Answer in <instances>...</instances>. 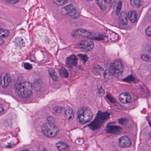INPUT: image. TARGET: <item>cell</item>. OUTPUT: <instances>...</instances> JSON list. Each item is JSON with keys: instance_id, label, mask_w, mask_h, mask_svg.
I'll list each match as a JSON object with an SVG mask.
<instances>
[{"instance_id": "21", "label": "cell", "mask_w": 151, "mask_h": 151, "mask_svg": "<svg viewBox=\"0 0 151 151\" xmlns=\"http://www.w3.org/2000/svg\"><path fill=\"white\" fill-rule=\"evenodd\" d=\"M141 59L145 61L148 62H151V57L150 55H148L147 54H144L142 55L141 56Z\"/></svg>"}, {"instance_id": "30", "label": "cell", "mask_w": 151, "mask_h": 151, "mask_svg": "<svg viewBox=\"0 0 151 151\" xmlns=\"http://www.w3.org/2000/svg\"><path fill=\"white\" fill-rule=\"evenodd\" d=\"M4 111V107L1 104H0V114Z\"/></svg>"}, {"instance_id": "5", "label": "cell", "mask_w": 151, "mask_h": 151, "mask_svg": "<svg viewBox=\"0 0 151 151\" xmlns=\"http://www.w3.org/2000/svg\"><path fill=\"white\" fill-rule=\"evenodd\" d=\"M78 45L79 48L86 52L91 51L94 47L93 42L89 40H82L80 41Z\"/></svg>"}, {"instance_id": "23", "label": "cell", "mask_w": 151, "mask_h": 151, "mask_svg": "<svg viewBox=\"0 0 151 151\" xmlns=\"http://www.w3.org/2000/svg\"><path fill=\"white\" fill-rule=\"evenodd\" d=\"M15 43L19 46H22L24 45V42L22 39L17 38L16 39Z\"/></svg>"}, {"instance_id": "12", "label": "cell", "mask_w": 151, "mask_h": 151, "mask_svg": "<svg viewBox=\"0 0 151 151\" xmlns=\"http://www.w3.org/2000/svg\"><path fill=\"white\" fill-rule=\"evenodd\" d=\"M119 22L122 25H126L128 24V18L127 14L124 12H122L121 13L119 17Z\"/></svg>"}, {"instance_id": "22", "label": "cell", "mask_w": 151, "mask_h": 151, "mask_svg": "<svg viewBox=\"0 0 151 151\" xmlns=\"http://www.w3.org/2000/svg\"><path fill=\"white\" fill-rule=\"evenodd\" d=\"M53 2L58 6H63L66 4L68 1L66 0H54Z\"/></svg>"}, {"instance_id": "9", "label": "cell", "mask_w": 151, "mask_h": 151, "mask_svg": "<svg viewBox=\"0 0 151 151\" xmlns=\"http://www.w3.org/2000/svg\"><path fill=\"white\" fill-rule=\"evenodd\" d=\"M76 35L79 37H85L86 38H92L93 37L91 33L85 30L82 29H79L76 30V31L74 32Z\"/></svg>"}, {"instance_id": "8", "label": "cell", "mask_w": 151, "mask_h": 151, "mask_svg": "<svg viewBox=\"0 0 151 151\" xmlns=\"http://www.w3.org/2000/svg\"><path fill=\"white\" fill-rule=\"evenodd\" d=\"M63 11L65 12L67 14L70 16L73 17L76 15L77 13L76 9L73 5L70 4V5H68L64 7L63 8Z\"/></svg>"}, {"instance_id": "14", "label": "cell", "mask_w": 151, "mask_h": 151, "mask_svg": "<svg viewBox=\"0 0 151 151\" xmlns=\"http://www.w3.org/2000/svg\"><path fill=\"white\" fill-rule=\"evenodd\" d=\"M56 146L59 150L61 151H66L68 147V146L66 143L62 141H60L56 143Z\"/></svg>"}, {"instance_id": "32", "label": "cell", "mask_w": 151, "mask_h": 151, "mask_svg": "<svg viewBox=\"0 0 151 151\" xmlns=\"http://www.w3.org/2000/svg\"><path fill=\"white\" fill-rule=\"evenodd\" d=\"M4 43V40H3L0 39V45H3Z\"/></svg>"}, {"instance_id": "29", "label": "cell", "mask_w": 151, "mask_h": 151, "mask_svg": "<svg viewBox=\"0 0 151 151\" xmlns=\"http://www.w3.org/2000/svg\"><path fill=\"white\" fill-rule=\"evenodd\" d=\"M5 2H8L10 4H16L19 2V1L17 0H7V1H4Z\"/></svg>"}, {"instance_id": "2", "label": "cell", "mask_w": 151, "mask_h": 151, "mask_svg": "<svg viewBox=\"0 0 151 151\" xmlns=\"http://www.w3.org/2000/svg\"><path fill=\"white\" fill-rule=\"evenodd\" d=\"M43 134L47 137H53L58 134L59 130L58 128L53 124L45 123L42 127Z\"/></svg>"}, {"instance_id": "3", "label": "cell", "mask_w": 151, "mask_h": 151, "mask_svg": "<svg viewBox=\"0 0 151 151\" xmlns=\"http://www.w3.org/2000/svg\"><path fill=\"white\" fill-rule=\"evenodd\" d=\"M32 86L29 82H24L19 86L17 91L18 96L21 98H27L31 95Z\"/></svg>"}, {"instance_id": "28", "label": "cell", "mask_w": 151, "mask_h": 151, "mask_svg": "<svg viewBox=\"0 0 151 151\" xmlns=\"http://www.w3.org/2000/svg\"><path fill=\"white\" fill-rule=\"evenodd\" d=\"M79 56H80L79 57L81 58L82 60L84 63L86 62L87 60H88V58H87L86 55H79Z\"/></svg>"}, {"instance_id": "31", "label": "cell", "mask_w": 151, "mask_h": 151, "mask_svg": "<svg viewBox=\"0 0 151 151\" xmlns=\"http://www.w3.org/2000/svg\"><path fill=\"white\" fill-rule=\"evenodd\" d=\"M99 94H101V95H103L104 93V90H103L102 88H100V89L99 90Z\"/></svg>"}, {"instance_id": "13", "label": "cell", "mask_w": 151, "mask_h": 151, "mask_svg": "<svg viewBox=\"0 0 151 151\" xmlns=\"http://www.w3.org/2000/svg\"><path fill=\"white\" fill-rule=\"evenodd\" d=\"M128 19H129L131 22L135 23L137 21V13L135 11H130L127 14Z\"/></svg>"}, {"instance_id": "26", "label": "cell", "mask_w": 151, "mask_h": 151, "mask_svg": "<svg viewBox=\"0 0 151 151\" xmlns=\"http://www.w3.org/2000/svg\"><path fill=\"white\" fill-rule=\"evenodd\" d=\"M62 109V108L60 106H57L55 107L53 109V112H54V113H60Z\"/></svg>"}, {"instance_id": "1", "label": "cell", "mask_w": 151, "mask_h": 151, "mask_svg": "<svg viewBox=\"0 0 151 151\" xmlns=\"http://www.w3.org/2000/svg\"><path fill=\"white\" fill-rule=\"evenodd\" d=\"M78 121L81 124H84L89 122L93 117L91 110L86 106L80 107L78 111Z\"/></svg>"}, {"instance_id": "24", "label": "cell", "mask_w": 151, "mask_h": 151, "mask_svg": "<svg viewBox=\"0 0 151 151\" xmlns=\"http://www.w3.org/2000/svg\"><path fill=\"white\" fill-rule=\"evenodd\" d=\"M122 1H118L117 6H116V14L117 15L120 14V11H121V9H122Z\"/></svg>"}, {"instance_id": "6", "label": "cell", "mask_w": 151, "mask_h": 151, "mask_svg": "<svg viewBox=\"0 0 151 151\" xmlns=\"http://www.w3.org/2000/svg\"><path fill=\"white\" fill-rule=\"evenodd\" d=\"M119 146L121 148H127L129 147L132 144V141L129 138L126 136L121 137L118 141Z\"/></svg>"}, {"instance_id": "4", "label": "cell", "mask_w": 151, "mask_h": 151, "mask_svg": "<svg viewBox=\"0 0 151 151\" xmlns=\"http://www.w3.org/2000/svg\"><path fill=\"white\" fill-rule=\"evenodd\" d=\"M109 72L114 76L118 77L123 73L124 66L120 60H115L111 63L109 68Z\"/></svg>"}, {"instance_id": "20", "label": "cell", "mask_w": 151, "mask_h": 151, "mask_svg": "<svg viewBox=\"0 0 151 151\" xmlns=\"http://www.w3.org/2000/svg\"><path fill=\"white\" fill-rule=\"evenodd\" d=\"M60 74L61 76L63 78H68L69 76L68 72L67 70L64 68H62L60 70Z\"/></svg>"}, {"instance_id": "25", "label": "cell", "mask_w": 151, "mask_h": 151, "mask_svg": "<svg viewBox=\"0 0 151 151\" xmlns=\"http://www.w3.org/2000/svg\"><path fill=\"white\" fill-rule=\"evenodd\" d=\"M24 68H25V69L27 70H31L32 68V65L29 63H24Z\"/></svg>"}, {"instance_id": "16", "label": "cell", "mask_w": 151, "mask_h": 151, "mask_svg": "<svg viewBox=\"0 0 151 151\" xmlns=\"http://www.w3.org/2000/svg\"><path fill=\"white\" fill-rule=\"evenodd\" d=\"M65 115H66V118L68 120H71L74 118V111L71 109H67L65 112Z\"/></svg>"}, {"instance_id": "15", "label": "cell", "mask_w": 151, "mask_h": 151, "mask_svg": "<svg viewBox=\"0 0 151 151\" xmlns=\"http://www.w3.org/2000/svg\"><path fill=\"white\" fill-rule=\"evenodd\" d=\"M97 2L98 6L102 11H104L106 9L107 6V3L106 1L99 0Z\"/></svg>"}, {"instance_id": "10", "label": "cell", "mask_w": 151, "mask_h": 151, "mask_svg": "<svg viewBox=\"0 0 151 151\" xmlns=\"http://www.w3.org/2000/svg\"><path fill=\"white\" fill-rule=\"evenodd\" d=\"M11 82V78L8 74L4 75L1 79V85L3 88H6L8 86Z\"/></svg>"}, {"instance_id": "34", "label": "cell", "mask_w": 151, "mask_h": 151, "mask_svg": "<svg viewBox=\"0 0 151 151\" xmlns=\"http://www.w3.org/2000/svg\"><path fill=\"white\" fill-rule=\"evenodd\" d=\"M1 78H0V84H1Z\"/></svg>"}, {"instance_id": "7", "label": "cell", "mask_w": 151, "mask_h": 151, "mask_svg": "<svg viewBox=\"0 0 151 151\" xmlns=\"http://www.w3.org/2000/svg\"><path fill=\"white\" fill-rule=\"evenodd\" d=\"M119 99L120 101L124 104L130 103L132 102L131 96L128 92H123L119 95Z\"/></svg>"}, {"instance_id": "18", "label": "cell", "mask_w": 151, "mask_h": 151, "mask_svg": "<svg viewBox=\"0 0 151 151\" xmlns=\"http://www.w3.org/2000/svg\"><path fill=\"white\" fill-rule=\"evenodd\" d=\"M130 2L132 6L135 8L139 7L142 4V1L139 0H131Z\"/></svg>"}, {"instance_id": "33", "label": "cell", "mask_w": 151, "mask_h": 151, "mask_svg": "<svg viewBox=\"0 0 151 151\" xmlns=\"http://www.w3.org/2000/svg\"><path fill=\"white\" fill-rule=\"evenodd\" d=\"M22 151H29V150H22Z\"/></svg>"}, {"instance_id": "11", "label": "cell", "mask_w": 151, "mask_h": 151, "mask_svg": "<svg viewBox=\"0 0 151 151\" xmlns=\"http://www.w3.org/2000/svg\"><path fill=\"white\" fill-rule=\"evenodd\" d=\"M66 64L68 67L72 68L75 67L77 64V59L75 55H71L67 58Z\"/></svg>"}, {"instance_id": "17", "label": "cell", "mask_w": 151, "mask_h": 151, "mask_svg": "<svg viewBox=\"0 0 151 151\" xmlns=\"http://www.w3.org/2000/svg\"><path fill=\"white\" fill-rule=\"evenodd\" d=\"M49 74H50L51 78L53 80H54V81H57L58 80V77L57 73H56L55 70L51 68L49 69Z\"/></svg>"}, {"instance_id": "27", "label": "cell", "mask_w": 151, "mask_h": 151, "mask_svg": "<svg viewBox=\"0 0 151 151\" xmlns=\"http://www.w3.org/2000/svg\"><path fill=\"white\" fill-rule=\"evenodd\" d=\"M145 34L148 37H150L151 35V27L147 28L145 30Z\"/></svg>"}, {"instance_id": "19", "label": "cell", "mask_w": 151, "mask_h": 151, "mask_svg": "<svg viewBox=\"0 0 151 151\" xmlns=\"http://www.w3.org/2000/svg\"><path fill=\"white\" fill-rule=\"evenodd\" d=\"M9 35L8 31L3 29H0V37H7Z\"/></svg>"}]
</instances>
